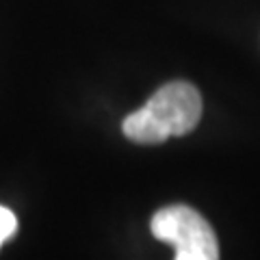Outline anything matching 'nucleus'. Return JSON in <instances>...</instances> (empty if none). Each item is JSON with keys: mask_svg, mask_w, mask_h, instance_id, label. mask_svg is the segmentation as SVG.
Wrapping results in <instances>:
<instances>
[{"mask_svg": "<svg viewBox=\"0 0 260 260\" xmlns=\"http://www.w3.org/2000/svg\"><path fill=\"white\" fill-rule=\"evenodd\" d=\"M15 230H18V217L7 206H0V247H3L5 241L13 237Z\"/></svg>", "mask_w": 260, "mask_h": 260, "instance_id": "3", "label": "nucleus"}, {"mask_svg": "<svg viewBox=\"0 0 260 260\" xmlns=\"http://www.w3.org/2000/svg\"><path fill=\"white\" fill-rule=\"evenodd\" d=\"M154 239L176 247L174 260H219L215 230L198 210L184 204L160 208L152 217Z\"/></svg>", "mask_w": 260, "mask_h": 260, "instance_id": "2", "label": "nucleus"}, {"mask_svg": "<svg viewBox=\"0 0 260 260\" xmlns=\"http://www.w3.org/2000/svg\"><path fill=\"white\" fill-rule=\"evenodd\" d=\"M202 117V95L186 80L162 85L141 109L124 119L121 130L130 141L156 145L172 137L189 135Z\"/></svg>", "mask_w": 260, "mask_h": 260, "instance_id": "1", "label": "nucleus"}]
</instances>
